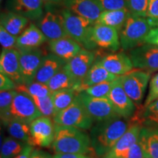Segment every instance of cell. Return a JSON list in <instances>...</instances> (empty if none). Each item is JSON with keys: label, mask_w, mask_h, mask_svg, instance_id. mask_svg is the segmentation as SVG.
I'll list each match as a JSON object with an SVG mask.
<instances>
[{"label": "cell", "mask_w": 158, "mask_h": 158, "mask_svg": "<svg viewBox=\"0 0 158 158\" xmlns=\"http://www.w3.org/2000/svg\"><path fill=\"white\" fill-rule=\"evenodd\" d=\"M146 43L158 47V27L152 29L146 39Z\"/></svg>", "instance_id": "cell-44"}, {"label": "cell", "mask_w": 158, "mask_h": 158, "mask_svg": "<svg viewBox=\"0 0 158 158\" xmlns=\"http://www.w3.org/2000/svg\"><path fill=\"white\" fill-rule=\"evenodd\" d=\"M34 150V147L27 144L24 148V149L23 150V152L21 154H19V155L15 157L14 158H30L31 154L32 152V151Z\"/></svg>", "instance_id": "cell-47"}, {"label": "cell", "mask_w": 158, "mask_h": 158, "mask_svg": "<svg viewBox=\"0 0 158 158\" xmlns=\"http://www.w3.org/2000/svg\"><path fill=\"white\" fill-rule=\"evenodd\" d=\"M15 90L17 92H23L29 94L31 97L44 98L52 94L50 89L46 84L34 81L29 84L18 85Z\"/></svg>", "instance_id": "cell-34"}, {"label": "cell", "mask_w": 158, "mask_h": 158, "mask_svg": "<svg viewBox=\"0 0 158 158\" xmlns=\"http://www.w3.org/2000/svg\"><path fill=\"white\" fill-rule=\"evenodd\" d=\"M46 40H48L47 37L37 26L31 23L18 37L15 49L18 51H24L40 48Z\"/></svg>", "instance_id": "cell-20"}, {"label": "cell", "mask_w": 158, "mask_h": 158, "mask_svg": "<svg viewBox=\"0 0 158 158\" xmlns=\"http://www.w3.org/2000/svg\"><path fill=\"white\" fill-rule=\"evenodd\" d=\"M92 38L97 47L116 52L121 48L119 33L116 29L100 23H94Z\"/></svg>", "instance_id": "cell-15"}, {"label": "cell", "mask_w": 158, "mask_h": 158, "mask_svg": "<svg viewBox=\"0 0 158 158\" xmlns=\"http://www.w3.org/2000/svg\"><path fill=\"white\" fill-rule=\"evenodd\" d=\"M154 27L147 17L130 14L119 31L121 48L130 51L146 43V39Z\"/></svg>", "instance_id": "cell-3"}, {"label": "cell", "mask_w": 158, "mask_h": 158, "mask_svg": "<svg viewBox=\"0 0 158 158\" xmlns=\"http://www.w3.org/2000/svg\"><path fill=\"white\" fill-rule=\"evenodd\" d=\"M55 135V123L50 117L40 116L30 123V141L32 147H49Z\"/></svg>", "instance_id": "cell-8"}, {"label": "cell", "mask_w": 158, "mask_h": 158, "mask_svg": "<svg viewBox=\"0 0 158 158\" xmlns=\"http://www.w3.org/2000/svg\"><path fill=\"white\" fill-rule=\"evenodd\" d=\"M131 121L143 127H158V99L147 106L138 108Z\"/></svg>", "instance_id": "cell-25"}, {"label": "cell", "mask_w": 158, "mask_h": 158, "mask_svg": "<svg viewBox=\"0 0 158 158\" xmlns=\"http://www.w3.org/2000/svg\"><path fill=\"white\" fill-rule=\"evenodd\" d=\"M51 147L56 154L87 155L92 150L90 136L81 129L57 124H55V135Z\"/></svg>", "instance_id": "cell-2"}, {"label": "cell", "mask_w": 158, "mask_h": 158, "mask_svg": "<svg viewBox=\"0 0 158 158\" xmlns=\"http://www.w3.org/2000/svg\"><path fill=\"white\" fill-rule=\"evenodd\" d=\"M6 127H7V133L10 137L25 143H29L30 124L19 120L13 119Z\"/></svg>", "instance_id": "cell-30"}, {"label": "cell", "mask_w": 158, "mask_h": 158, "mask_svg": "<svg viewBox=\"0 0 158 158\" xmlns=\"http://www.w3.org/2000/svg\"><path fill=\"white\" fill-rule=\"evenodd\" d=\"M158 99V73L154 75L149 82V89L148 95L146 98L143 106H147L148 105Z\"/></svg>", "instance_id": "cell-39"}, {"label": "cell", "mask_w": 158, "mask_h": 158, "mask_svg": "<svg viewBox=\"0 0 158 158\" xmlns=\"http://www.w3.org/2000/svg\"><path fill=\"white\" fill-rule=\"evenodd\" d=\"M63 1L64 0H43V2L44 3L50 4V5H52V4L63 3Z\"/></svg>", "instance_id": "cell-48"}, {"label": "cell", "mask_w": 158, "mask_h": 158, "mask_svg": "<svg viewBox=\"0 0 158 158\" xmlns=\"http://www.w3.org/2000/svg\"><path fill=\"white\" fill-rule=\"evenodd\" d=\"M29 23L27 18L15 12H6L1 13V26L14 36L19 37Z\"/></svg>", "instance_id": "cell-26"}, {"label": "cell", "mask_w": 158, "mask_h": 158, "mask_svg": "<svg viewBox=\"0 0 158 158\" xmlns=\"http://www.w3.org/2000/svg\"><path fill=\"white\" fill-rule=\"evenodd\" d=\"M103 10L127 8V0H97Z\"/></svg>", "instance_id": "cell-40"}, {"label": "cell", "mask_w": 158, "mask_h": 158, "mask_svg": "<svg viewBox=\"0 0 158 158\" xmlns=\"http://www.w3.org/2000/svg\"><path fill=\"white\" fill-rule=\"evenodd\" d=\"M150 0H127V9L132 15L147 17Z\"/></svg>", "instance_id": "cell-37"}, {"label": "cell", "mask_w": 158, "mask_h": 158, "mask_svg": "<svg viewBox=\"0 0 158 158\" xmlns=\"http://www.w3.org/2000/svg\"><path fill=\"white\" fill-rule=\"evenodd\" d=\"M31 98L34 100L37 108L43 116L53 117L55 114V109L51 94L44 98H38V97H31Z\"/></svg>", "instance_id": "cell-35"}, {"label": "cell", "mask_w": 158, "mask_h": 158, "mask_svg": "<svg viewBox=\"0 0 158 158\" xmlns=\"http://www.w3.org/2000/svg\"><path fill=\"white\" fill-rule=\"evenodd\" d=\"M0 72L12 79L17 86L23 84L17 49L3 48L0 56Z\"/></svg>", "instance_id": "cell-17"}, {"label": "cell", "mask_w": 158, "mask_h": 158, "mask_svg": "<svg viewBox=\"0 0 158 158\" xmlns=\"http://www.w3.org/2000/svg\"><path fill=\"white\" fill-rule=\"evenodd\" d=\"M48 48L52 54L66 62L76 56L83 48L76 40L69 36L49 41Z\"/></svg>", "instance_id": "cell-22"}, {"label": "cell", "mask_w": 158, "mask_h": 158, "mask_svg": "<svg viewBox=\"0 0 158 158\" xmlns=\"http://www.w3.org/2000/svg\"><path fill=\"white\" fill-rule=\"evenodd\" d=\"M19 62L23 84L34 82L37 70L45 54L40 48L19 51Z\"/></svg>", "instance_id": "cell-11"}, {"label": "cell", "mask_w": 158, "mask_h": 158, "mask_svg": "<svg viewBox=\"0 0 158 158\" xmlns=\"http://www.w3.org/2000/svg\"><path fill=\"white\" fill-rule=\"evenodd\" d=\"M54 158H92V157L84 154L57 153L54 155Z\"/></svg>", "instance_id": "cell-45"}, {"label": "cell", "mask_w": 158, "mask_h": 158, "mask_svg": "<svg viewBox=\"0 0 158 158\" xmlns=\"http://www.w3.org/2000/svg\"><path fill=\"white\" fill-rule=\"evenodd\" d=\"M30 158H54V156L47 152L40 149H34L31 154Z\"/></svg>", "instance_id": "cell-46"}, {"label": "cell", "mask_w": 158, "mask_h": 158, "mask_svg": "<svg viewBox=\"0 0 158 158\" xmlns=\"http://www.w3.org/2000/svg\"><path fill=\"white\" fill-rule=\"evenodd\" d=\"M65 30L68 35L76 40L83 48L93 51L97 48L92 38V29L94 23L81 17L64 8L61 11Z\"/></svg>", "instance_id": "cell-4"}, {"label": "cell", "mask_w": 158, "mask_h": 158, "mask_svg": "<svg viewBox=\"0 0 158 158\" xmlns=\"http://www.w3.org/2000/svg\"><path fill=\"white\" fill-rule=\"evenodd\" d=\"M65 64L64 60L52 53L46 54L37 70L35 81L47 84L53 76L64 68Z\"/></svg>", "instance_id": "cell-23"}, {"label": "cell", "mask_w": 158, "mask_h": 158, "mask_svg": "<svg viewBox=\"0 0 158 158\" xmlns=\"http://www.w3.org/2000/svg\"><path fill=\"white\" fill-rule=\"evenodd\" d=\"M16 90L5 91L0 93V116L1 121L5 126H7L11 120V108L13 99L17 94Z\"/></svg>", "instance_id": "cell-32"}, {"label": "cell", "mask_w": 158, "mask_h": 158, "mask_svg": "<svg viewBox=\"0 0 158 158\" xmlns=\"http://www.w3.org/2000/svg\"><path fill=\"white\" fill-rule=\"evenodd\" d=\"M95 59L96 57L94 52L82 48L76 56L71 59L65 64L64 68L78 83V88L82 80L94 64Z\"/></svg>", "instance_id": "cell-14"}, {"label": "cell", "mask_w": 158, "mask_h": 158, "mask_svg": "<svg viewBox=\"0 0 158 158\" xmlns=\"http://www.w3.org/2000/svg\"><path fill=\"white\" fill-rule=\"evenodd\" d=\"M64 8L95 23L103 9L97 0H64Z\"/></svg>", "instance_id": "cell-18"}, {"label": "cell", "mask_w": 158, "mask_h": 158, "mask_svg": "<svg viewBox=\"0 0 158 158\" xmlns=\"http://www.w3.org/2000/svg\"><path fill=\"white\" fill-rule=\"evenodd\" d=\"M1 1H2V0H1Z\"/></svg>", "instance_id": "cell-50"}, {"label": "cell", "mask_w": 158, "mask_h": 158, "mask_svg": "<svg viewBox=\"0 0 158 158\" xmlns=\"http://www.w3.org/2000/svg\"><path fill=\"white\" fill-rule=\"evenodd\" d=\"M13 119L30 124L37 118L42 116L32 98L23 92H18L13 99L11 108Z\"/></svg>", "instance_id": "cell-9"}, {"label": "cell", "mask_w": 158, "mask_h": 158, "mask_svg": "<svg viewBox=\"0 0 158 158\" xmlns=\"http://www.w3.org/2000/svg\"><path fill=\"white\" fill-rule=\"evenodd\" d=\"M134 68L155 72L158 71V47L145 43L129 51Z\"/></svg>", "instance_id": "cell-10"}, {"label": "cell", "mask_w": 158, "mask_h": 158, "mask_svg": "<svg viewBox=\"0 0 158 158\" xmlns=\"http://www.w3.org/2000/svg\"><path fill=\"white\" fill-rule=\"evenodd\" d=\"M78 92L74 89H64L53 92L51 94L55 113L68 108L74 101Z\"/></svg>", "instance_id": "cell-31"}, {"label": "cell", "mask_w": 158, "mask_h": 158, "mask_svg": "<svg viewBox=\"0 0 158 158\" xmlns=\"http://www.w3.org/2000/svg\"><path fill=\"white\" fill-rule=\"evenodd\" d=\"M118 77L119 76H117L108 72L100 64L99 59H97L81 83L80 86L78 89V93L83 92L89 86H94V85L100 84V83L114 81L116 80Z\"/></svg>", "instance_id": "cell-21"}, {"label": "cell", "mask_w": 158, "mask_h": 158, "mask_svg": "<svg viewBox=\"0 0 158 158\" xmlns=\"http://www.w3.org/2000/svg\"><path fill=\"white\" fill-rule=\"evenodd\" d=\"M17 84L12 79L5 75L0 73V90L1 92L15 90Z\"/></svg>", "instance_id": "cell-42"}, {"label": "cell", "mask_w": 158, "mask_h": 158, "mask_svg": "<svg viewBox=\"0 0 158 158\" xmlns=\"http://www.w3.org/2000/svg\"><path fill=\"white\" fill-rule=\"evenodd\" d=\"M98 59L108 72L117 76H124L134 68L129 55L123 52L110 54Z\"/></svg>", "instance_id": "cell-19"}, {"label": "cell", "mask_w": 158, "mask_h": 158, "mask_svg": "<svg viewBox=\"0 0 158 158\" xmlns=\"http://www.w3.org/2000/svg\"><path fill=\"white\" fill-rule=\"evenodd\" d=\"M115 81L116 80L114 81L100 83V84L86 88L83 92H86L89 95L95 97V98H107L112 87L115 84Z\"/></svg>", "instance_id": "cell-36"}, {"label": "cell", "mask_w": 158, "mask_h": 158, "mask_svg": "<svg viewBox=\"0 0 158 158\" xmlns=\"http://www.w3.org/2000/svg\"><path fill=\"white\" fill-rule=\"evenodd\" d=\"M55 124L70 126L81 130H89L93 126L91 117L77 94L74 101L65 109L56 112L52 117Z\"/></svg>", "instance_id": "cell-5"}, {"label": "cell", "mask_w": 158, "mask_h": 158, "mask_svg": "<svg viewBox=\"0 0 158 158\" xmlns=\"http://www.w3.org/2000/svg\"><path fill=\"white\" fill-rule=\"evenodd\" d=\"M138 141L145 157L158 158V127H142Z\"/></svg>", "instance_id": "cell-24"}, {"label": "cell", "mask_w": 158, "mask_h": 158, "mask_svg": "<svg viewBox=\"0 0 158 158\" xmlns=\"http://www.w3.org/2000/svg\"><path fill=\"white\" fill-rule=\"evenodd\" d=\"M144 158H149V157H144Z\"/></svg>", "instance_id": "cell-49"}, {"label": "cell", "mask_w": 158, "mask_h": 158, "mask_svg": "<svg viewBox=\"0 0 158 158\" xmlns=\"http://www.w3.org/2000/svg\"><path fill=\"white\" fill-rule=\"evenodd\" d=\"M129 124L120 116L97 122L91 127L89 135L91 148L94 155L103 158L127 131Z\"/></svg>", "instance_id": "cell-1"}, {"label": "cell", "mask_w": 158, "mask_h": 158, "mask_svg": "<svg viewBox=\"0 0 158 158\" xmlns=\"http://www.w3.org/2000/svg\"><path fill=\"white\" fill-rule=\"evenodd\" d=\"M143 126L138 123H130L127 131L103 158H127L130 149L138 141Z\"/></svg>", "instance_id": "cell-16"}, {"label": "cell", "mask_w": 158, "mask_h": 158, "mask_svg": "<svg viewBox=\"0 0 158 158\" xmlns=\"http://www.w3.org/2000/svg\"><path fill=\"white\" fill-rule=\"evenodd\" d=\"M78 97L94 122H101L119 116L108 98H95L84 92L78 93Z\"/></svg>", "instance_id": "cell-7"}, {"label": "cell", "mask_w": 158, "mask_h": 158, "mask_svg": "<svg viewBox=\"0 0 158 158\" xmlns=\"http://www.w3.org/2000/svg\"><path fill=\"white\" fill-rule=\"evenodd\" d=\"M47 85L52 92L64 89H74L77 91L78 88V83L68 71L65 70L64 68H63L54 76H53L47 83Z\"/></svg>", "instance_id": "cell-29"}, {"label": "cell", "mask_w": 158, "mask_h": 158, "mask_svg": "<svg viewBox=\"0 0 158 158\" xmlns=\"http://www.w3.org/2000/svg\"><path fill=\"white\" fill-rule=\"evenodd\" d=\"M37 27L47 37L48 41L68 37L62 13L47 10L37 20Z\"/></svg>", "instance_id": "cell-12"}, {"label": "cell", "mask_w": 158, "mask_h": 158, "mask_svg": "<svg viewBox=\"0 0 158 158\" xmlns=\"http://www.w3.org/2000/svg\"><path fill=\"white\" fill-rule=\"evenodd\" d=\"M18 37L8 32L2 26H0V43L3 48L10 49L16 46Z\"/></svg>", "instance_id": "cell-38"}, {"label": "cell", "mask_w": 158, "mask_h": 158, "mask_svg": "<svg viewBox=\"0 0 158 158\" xmlns=\"http://www.w3.org/2000/svg\"><path fill=\"white\" fill-rule=\"evenodd\" d=\"M27 144L10 136L5 138L2 143L0 158H14L22 152Z\"/></svg>", "instance_id": "cell-33"}, {"label": "cell", "mask_w": 158, "mask_h": 158, "mask_svg": "<svg viewBox=\"0 0 158 158\" xmlns=\"http://www.w3.org/2000/svg\"><path fill=\"white\" fill-rule=\"evenodd\" d=\"M144 152L142 149V147L139 141H137L135 143L133 144V147L130 149L128 153L127 158H144Z\"/></svg>", "instance_id": "cell-43"}, {"label": "cell", "mask_w": 158, "mask_h": 158, "mask_svg": "<svg viewBox=\"0 0 158 158\" xmlns=\"http://www.w3.org/2000/svg\"><path fill=\"white\" fill-rule=\"evenodd\" d=\"M147 17L154 28L158 27V0H150Z\"/></svg>", "instance_id": "cell-41"}, {"label": "cell", "mask_w": 158, "mask_h": 158, "mask_svg": "<svg viewBox=\"0 0 158 158\" xmlns=\"http://www.w3.org/2000/svg\"><path fill=\"white\" fill-rule=\"evenodd\" d=\"M130 14L131 13L127 8L115 10H104L100 14L95 23H100L113 27L119 33Z\"/></svg>", "instance_id": "cell-27"}, {"label": "cell", "mask_w": 158, "mask_h": 158, "mask_svg": "<svg viewBox=\"0 0 158 158\" xmlns=\"http://www.w3.org/2000/svg\"><path fill=\"white\" fill-rule=\"evenodd\" d=\"M15 13L29 20H39L43 15V0H15Z\"/></svg>", "instance_id": "cell-28"}, {"label": "cell", "mask_w": 158, "mask_h": 158, "mask_svg": "<svg viewBox=\"0 0 158 158\" xmlns=\"http://www.w3.org/2000/svg\"><path fill=\"white\" fill-rule=\"evenodd\" d=\"M107 98L113 105L116 113L124 119L132 118L135 113L136 106L122 87L119 77L108 94Z\"/></svg>", "instance_id": "cell-13"}, {"label": "cell", "mask_w": 158, "mask_h": 158, "mask_svg": "<svg viewBox=\"0 0 158 158\" xmlns=\"http://www.w3.org/2000/svg\"><path fill=\"white\" fill-rule=\"evenodd\" d=\"M150 78L151 73L140 69L133 70L124 76H119L122 87L136 107L141 106Z\"/></svg>", "instance_id": "cell-6"}]
</instances>
